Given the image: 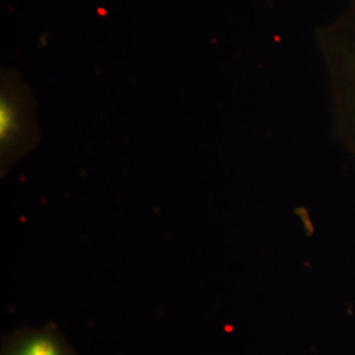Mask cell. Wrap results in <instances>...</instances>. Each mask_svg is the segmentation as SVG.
<instances>
[{
  "label": "cell",
  "instance_id": "cell-1",
  "mask_svg": "<svg viewBox=\"0 0 355 355\" xmlns=\"http://www.w3.org/2000/svg\"><path fill=\"white\" fill-rule=\"evenodd\" d=\"M335 89L336 116L340 135H355V51L331 48L327 51Z\"/></svg>",
  "mask_w": 355,
  "mask_h": 355
},
{
  "label": "cell",
  "instance_id": "cell-2",
  "mask_svg": "<svg viewBox=\"0 0 355 355\" xmlns=\"http://www.w3.org/2000/svg\"><path fill=\"white\" fill-rule=\"evenodd\" d=\"M1 355H76L55 324L42 328H24L7 336Z\"/></svg>",
  "mask_w": 355,
  "mask_h": 355
}]
</instances>
